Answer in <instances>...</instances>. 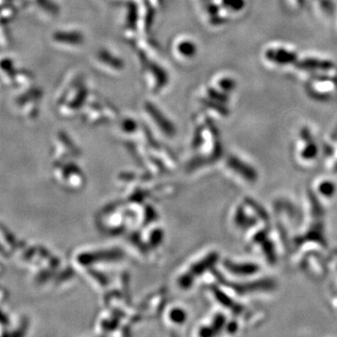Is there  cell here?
<instances>
[{"mask_svg":"<svg viewBox=\"0 0 337 337\" xmlns=\"http://www.w3.org/2000/svg\"><path fill=\"white\" fill-rule=\"evenodd\" d=\"M265 58L270 63L274 65L286 66L293 63L297 59V54L293 49L283 46H275L268 48L265 52Z\"/></svg>","mask_w":337,"mask_h":337,"instance_id":"6da1fadb","label":"cell"}]
</instances>
